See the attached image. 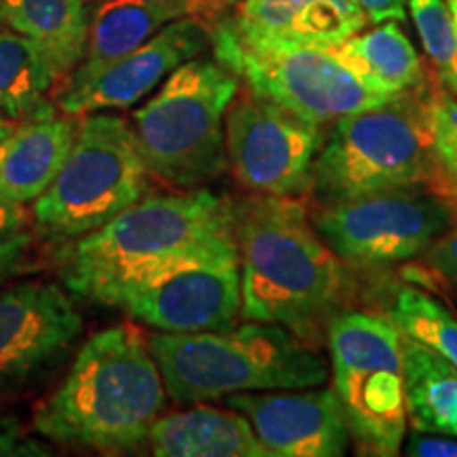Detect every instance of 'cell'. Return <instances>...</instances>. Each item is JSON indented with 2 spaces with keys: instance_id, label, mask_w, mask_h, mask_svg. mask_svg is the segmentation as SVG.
I'll list each match as a JSON object with an SVG mask.
<instances>
[{
  "instance_id": "6da1fadb",
  "label": "cell",
  "mask_w": 457,
  "mask_h": 457,
  "mask_svg": "<svg viewBox=\"0 0 457 457\" xmlns=\"http://www.w3.org/2000/svg\"><path fill=\"white\" fill-rule=\"evenodd\" d=\"M233 254L236 205L199 187L145 195L96 231L60 244L55 267L72 295L114 307L125 290L170 267Z\"/></svg>"
},
{
  "instance_id": "7a4b0ae2",
  "label": "cell",
  "mask_w": 457,
  "mask_h": 457,
  "mask_svg": "<svg viewBox=\"0 0 457 457\" xmlns=\"http://www.w3.org/2000/svg\"><path fill=\"white\" fill-rule=\"evenodd\" d=\"M242 318L310 337L350 293L347 265L320 237L299 197L254 195L236 205Z\"/></svg>"
},
{
  "instance_id": "3957f363",
  "label": "cell",
  "mask_w": 457,
  "mask_h": 457,
  "mask_svg": "<svg viewBox=\"0 0 457 457\" xmlns=\"http://www.w3.org/2000/svg\"><path fill=\"white\" fill-rule=\"evenodd\" d=\"M168 392L148 339L128 324L96 333L64 384L34 413V432L57 445L134 453L148 443Z\"/></svg>"
},
{
  "instance_id": "277c9868",
  "label": "cell",
  "mask_w": 457,
  "mask_h": 457,
  "mask_svg": "<svg viewBox=\"0 0 457 457\" xmlns=\"http://www.w3.org/2000/svg\"><path fill=\"white\" fill-rule=\"evenodd\" d=\"M148 347L168 396L180 404L225 398L236 392L303 390L324 386V353L279 324L248 322L210 333H157Z\"/></svg>"
},
{
  "instance_id": "5b68a950",
  "label": "cell",
  "mask_w": 457,
  "mask_h": 457,
  "mask_svg": "<svg viewBox=\"0 0 457 457\" xmlns=\"http://www.w3.org/2000/svg\"><path fill=\"white\" fill-rule=\"evenodd\" d=\"M239 79L219 60L176 68L157 94L134 112V134L148 174L170 187H205L228 168L225 117Z\"/></svg>"
},
{
  "instance_id": "8992f818",
  "label": "cell",
  "mask_w": 457,
  "mask_h": 457,
  "mask_svg": "<svg viewBox=\"0 0 457 457\" xmlns=\"http://www.w3.org/2000/svg\"><path fill=\"white\" fill-rule=\"evenodd\" d=\"M420 91L337 119L312 168L318 208L387 188L428 185L436 171Z\"/></svg>"
},
{
  "instance_id": "52a82bcc",
  "label": "cell",
  "mask_w": 457,
  "mask_h": 457,
  "mask_svg": "<svg viewBox=\"0 0 457 457\" xmlns=\"http://www.w3.org/2000/svg\"><path fill=\"white\" fill-rule=\"evenodd\" d=\"M148 176L134 128L117 114L87 112L60 174L34 202L37 233L54 244L87 236L140 202Z\"/></svg>"
},
{
  "instance_id": "ba28073f",
  "label": "cell",
  "mask_w": 457,
  "mask_h": 457,
  "mask_svg": "<svg viewBox=\"0 0 457 457\" xmlns=\"http://www.w3.org/2000/svg\"><path fill=\"white\" fill-rule=\"evenodd\" d=\"M327 339L333 392L362 455L394 457L407 436V370L403 333L390 318L339 312Z\"/></svg>"
},
{
  "instance_id": "9c48e42d",
  "label": "cell",
  "mask_w": 457,
  "mask_h": 457,
  "mask_svg": "<svg viewBox=\"0 0 457 457\" xmlns=\"http://www.w3.org/2000/svg\"><path fill=\"white\" fill-rule=\"evenodd\" d=\"M212 47L216 60L245 89L324 128L345 114L390 102L360 81L333 49L254 43L239 37L228 20L216 24Z\"/></svg>"
},
{
  "instance_id": "30bf717a",
  "label": "cell",
  "mask_w": 457,
  "mask_h": 457,
  "mask_svg": "<svg viewBox=\"0 0 457 457\" xmlns=\"http://www.w3.org/2000/svg\"><path fill=\"white\" fill-rule=\"evenodd\" d=\"M312 222L345 265L375 270L426 254L455 225L457 208L436 188L413 185L324 205Z\"/></svg>"
},
{
  "instance_id": "8fae6325",
  "label": "cell",
  "mask_w": 457,
  "mask_h": 457,
  "mask_svg": "<svg viewBox=\"0 0 457 457\" xmlns=\"http://www.w3.org/2000/svg\"><path fill=\"white\" fill-rule=\"evenodd\" d=\"M324 136V125L250 89L237 91L225 117L228 168L254 195H310L312 168Z\"/></svg>"
},
{
  "instance_id": "7c38bea8",
  "label": "cell",
  "mask_w": 457,
  "mask_h": 457,
  "mask_svg": "<svg viewBox=\"0 0 457 457\" xmlns=\"http://www.w3.org/2000/svg\"><path fill=\"white\" fill-rule=\"evenodd\" d=\"M114 307L159 333L227 330L242 318L239 259L188 261L125 290Z\"/></svg>"
},
{
  "instance_id": "4fadbf2b",
  "label": "cell",
  "mask_w": 457,
  "mask_h": 457,
  "mask_svg": "<svg viewBox=\"0 0 457 457\" xmlns=\"http://www.w3.org/2000/svg\"><path fill=\"white\" fill-rule=\"evenodd\" d=\"M83 327L81 313L57 284L0 288V394L30 387L60 367Z\"/></svg>"
},
{
  "instance_id": "5bb4252c",
  "label": "cell",
  "mask_w": 457,
  "mask_h": 457,
  "mask_svg": "<svg viewBox=\"0 0 457 457\" xmlns=\"http://www.w3.org/2000/svg\"><path fill=\"white\" fill-rule=\"evenodd\" d=\"M222 403L248 417L267 457H339L352 443L333 387L236 392Z\"/></svg>"
},
{
  "instance_id": "9a60e30c",
  "label": "cell",
  "mask_w": 457,
  "mask_h": 457,
  "mask_svg": "<svg viewBox=\"0 0 457 457\" xmlns=\"http://www.w3.org/2000/svg\"><path fill=\"white\" fill-rule=\"evenodd\" d=\"M212 45V30L197 15L170 21L146 43L119 57L83 87L57 91L55 104L66 114L129 108L162 85L176 68Z\"/></svg>"
},
{
  "instance_id": "2e32d148",
  "label": "cell",
  "mask_w": 457,
  "mask_h": 457,
  "mask_svg": "<svg viewBox=\"0 0 457 457\" xmlns=\"http://www.w3.org/2000/svg\"><path fill=\"white\" fill-rule=\"evenodd\" d=\"M227 0H91L83 60L60 91L87 85L106 66L146 43L170 21L216 13Z\"/></svg>"
},
{
  "instance_id": "e0dca14e",
  "label": "cell",
  "mask_w": 457,
  "mask_h": 457,
  "mask_svg": "<svg viewBox=\"0 0 457 457\" xmlns=\"http://www.w3.org/2000/svg\"><path fill=\"white\" fill-rule=\"evenodd\" d=\"M228 24L254 43L335 49L364 30L369 17L356 0H242Z\"/></svg>"
},
{
  "instance_id": "ac0fdd59",
  "label": "cell",
  "mask_w": 457,
  "mask_h": 457,
  "mask_svg": "<svg viewBox=\"0 0 457 457\" xmlns=\"http://www.w3.org/2000/svg\"><path fill=\"white\" fill-rule=\"evenodd\" d=\"M79 121L77 114H51L17 125L0 145V191L24 205L37 202L71 155Z\"/></svg>"
},
{
  "instance_id": "d6986e66",
  "label": "cell",
  "mask_w": 457,
  "mask_h": 457,
  "mask_svg": "<svg viewBox=\"0 0 457 457\" xmlns=\"http://www.w3.org/2000/svg\"><path fill=\"white\" fill-rule=\"evenodd\" d=\"M159 457H267L248 417L208 404L159 417L148 434Z\"/></svg>"
},
{
  "instance_id": "ffe728a7",
  "label": "cell",
  "mask_w": 457,
  "mask_h": 457,
  "mask_svg": "<svg viewBox=\"0 0 457 457\" xmlns=\"http://www.w3.org/2000/svg\"><path fill=\"white\" fill-rule=\"evenodd\" d=\"M333 51L369 89L390 100L420 91L426 83L424 62L398 21L360 30Z\"/></svg>"
},
{
  "instance_id": "44dd1931",
  "label": "cell",
  "mask_w": 457,
  "mask_h": 457,
  "mask_svg": "<svg viewBox=\"0 0 457 457\" xmlns=\"http://www.w3.org/2000/svg\"><path fill=\"white\" fill-rule=\"evenodd\" d=\"M4 24L43 51L64 79L83 60L89 30L87 0H3Z\"/></svg>"
},
{
  "instance_id": "7402d4cb",
  "label": "cell",
  "mask_w": 457,
  "mask_h": 457,
  "mask_svg": "<svg viewBox=\"0 0 457 457\" xmlns=\"http://www.w3.org/2000/svg\"><path fill=\"white\" fill-rule=\"evenodd\" d=\"M403 347L409 424L417 432L457 438V369L407 335Z\"/></svg>"
},
{
  "instance_id": "603a6c76",
  "label": "cell",
  "mask_w": 457,
  "mask_h": 457,
  "mask_svg": "<svg viewBox=\"0 0 457 457\" xmlns=\"http://www.w3.org/2000/svg\"><path fill=\"white\" fill-rule=\"evenodd\" d=\"M57 72L30 38L15 30H0V112L15 121H32L57 114L49 91Z\"/></svg>"
},
{
  "instance_id": "cb8c5ba5",
  "label": "cell",
  "mask_w": 457,
  "mask_h": 457,
  "mask_svg": "<svg viewBox=\"0 0 457 457\" xmlns=\"http://www.w3.org/2000/svg\"><path fill=\"white\" fill-rule=\"evenodd\" d=\"M387 318L403 335L430 347L457 369V316L424 290L403 286L394 295Z\"/></svg>"
},
{
  "instance_id": "d4e9b609",
  "label": "cell",
  "mask_w": 457,
  "mask_h": 457,
  "mask_svg": "<svg viewBox=\"0 0 457 457\" xmlns=\"http://www.w3.org/2000/svg\"><path fill=\"white\" fill-rule=\"evenodd\" d=\"M409 11L434 74L457 96V32L447 0H409Z\"/></svg>"
},
{
  "instance_id": "484cf974",
  "label": "cell",
  "mask_w": 457,
  "mask_h": 457,
  "mask_svg": "<svg viewBox=\"0 0 457 457\" xmlns=\"http://www.w3.org/2000/svg\"><path fill=\"white\" fill-rule=\"evenodd\" d=\"M34 231L26 205L0 191V282L30 270Z\"/></svg>"
},
{
  "instance_id": "4316f807",
  "label": "cell",
  "mask_w": 457,
  "mask_h": 457,
  "mask_svg": "<svg viewBox=\"0 0 457 457\" xmlns=\"http://www.w3.org/2000/svg\"><path fill=\"white\" fill-rule=\"evenodd\" d=\"M428 129L436 163L457 180V96L438 91L426 102Z\"/></svg>"
},
{
  "instance_id": "83f0119b",
  "label": "cell",
  "mask_w": 457,
  "mask_h": 457,
  "mask_svg": "<svg viewBox=\"0 0 457 457\" xmlns=\"http://www.w3.org/2000/svg\"><path fill=\"white\" fill-rule=\"evenodd\" d=\"M49 453V445L28 434L21 428L20 420L11 415H0V457H37Z\"/></svg>"
},
{
  "instance_id": "f1b7e54d",
  "label": "cell",
  "mask_w": 457,
  "mask_h": 457,
  "mask_svg": "<svg viewBox=\"0 0 457 457\" xmlns=\"http://www.w3.org/2000/svg\"><path fill=\"white\" fill-rule=\"evenodd\" d=\"M426 261L438 276L457 286V222L426 250Z\"/></svg>"
},
{
  "instance_id": "f546056e",
  "label": "cell",
  "mask_w": 457,
  "mask_h": 457,
  "mask_svg": "<svg viewBox=\"0 0 457 457\" xmlns=\"http://www.w3.org/2000/svg\"><path fill=\"white\" fill-rule=\"evenodd\" d=\"M407 455L413 457H457V438L447 434H436L430 436V432H411L407 443Z\"/></svg>"
},
{
  "instance_id": "4dcf8cb0",
  "label": "cell",
  "mask_w": 457,
  "mask_h": 457,
  "mask_svg": "<svg viewBox=\"0 0 457 457\" xmlns=\"http://www.w3.org/2000/svg\"><path fill=\"white\" fill-rule=\"evenodd\" d=\"M356 3L375 26L384 24V21L407 20L409 0H356Z\"/></svg>"
},
{
  "instance_id": "1f68e13d",
  "label": "cell",
  "mask_w": 457,
  "mask_h": 457,
  "mask_svg": "<svg viewBox=\"0 0 457 457\" xmlns=\"http://www.w3.org/2000/svg\"><path fill=\"white\" fill-rule=\"evenodd\" d=\"M17 125H20V121H15V119L7 117V114L0 112V145H3L4 140L9 138L11 134L17 129Z\"/></svg>"
},
{
  "instance_id": "d6a6232c",
  "label": "cell",
  "mask_w": 457,
  "mask_h": 457,
  "mask_svg": "<svg viewBox=\"0 0 457 457\" xmlns=\"http://www.w3.org/2000/svg\"><path fill=\"white\" fill-rule=\"evenodd\" d=\"M447 7H449V11H451V17H453L455 32H457V0H447Z\"/></svg>"
},
{
  "instance_id": "836d02e7",
  "label": "cell",
  "mask_w": 457,
  "mask_h": 457,
  "mask_svg": "<svg viewBox=\"0 0 457 457\" xmlns=\"http://www.w3.org/2000/svg\"><path fill=\"white\" fill-rule=\"evenodd\" d=\"M0 26H4V3L0 0Z\"/></svg>"
},
{
  "instance_id": "e575fe53",
  "label": "cell",
  "mask_w": 457,
  "mask_h": 457,
  "mask_svg": "<svg viewBox=\"0 0 457 457\" xmlns=\"http://www.w3.org/2000/svg\"><path fill=\"white\" fill-rule=\"evenodd\" d=\"M227 3H237V0H227Z\"/></svg>"
}]
</instances>
